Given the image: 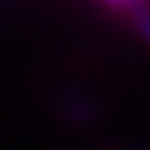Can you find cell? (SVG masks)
Instances as JSON below:
<instances>
[{"label": "cell", "mask_w": 150, "mask_h": 150, "mask_svg": "<svg viewBox=\"0 0 150 150\" xmlns=\"http://www.w3.org/2000/svg\"><path fill=\"white\" fill-rule=\"evenodd\" d=\"M109 2H116V4H124V2H131V0H109Z\"/></svg>", "instance_id": "obj_2"}, {"label": "cell", "mask_w": 150, "mask_h": 150, "mask_svg": "<svg viewBox=\"0 0 150 150\" xmlns=\"http://www.w3.org/2000/svg\"><path fill=\"white\" fill-rule=\"evenodd\" d=\"M135 19H137V26L141 34L150 41V11L146 8H137L135 9Z\"/></svg>", "instance_id": "obj_1"}]
</instances>
